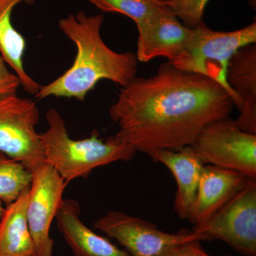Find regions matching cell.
<instances>
[{"label": "cell", "mask_w": 256, "mask_h": 256, "mask_svg": "<svg viewBox=\"0 0 256 256\" xmlns=\"http://www.w3.org/2000/svg\"><path fill=\"white\" fill-rule=\"evenodd\" d=\"M36 0H0V54L20 78L21 86L25 92L36 96L41 85L28 76L24 66L26 40L12 22V14L16 5L22 2L32 4Z\"/></svg>", "instance_id": "cell-16"}, {"label": "cell", "mask_w": 256, "mask_h": 256, "mask_svg": "<svg viewBox=\"0 0 256 256\" xmlns=\"http://www.w3.org/2000/svg\"><path fill=\"white\" fill-rule=\"evenodd\" d=\"M105 12L126 15L137 24L164 8V0H89Z\"/></svg>", "instance_id": "cell-18"}, {"label": "cell", "mask_w": 256, "mask_h": 256, "mask_svg": "<svg viewBox=\"0 0 256 256\" xmlns=\"http://www.w3.org/2000/svg\"><path fill=\"white\" fill-rule=\"evenodd\" d=\"M245 175L214 165H204L193 213L190 220L194 227L206 223L244 186Z\"/></svg>", "instance_id": "cell-13"}, {"label": "cell", "mask_w": 256, "mask_h": 256, "mask_svg": "<svg viewBox=\"0 0 256 256\" xmlns=\"http://www.w3.org/2000/svg\"><path fill=\"white\" fill-rule=\"evenodd\" d=\"M148 156L171 172L178 185L174 210L182 220H190L196 202L204 164L192 146L178 150H160Z\"/></svg>", "instance_id": "cell-11"}, {"label": "cell", "mask_w": 256, "mask_h": 256, "mask_svg": "<svg viewBox=\"0 0 256 256\" xmlns=\"http://www.w3.org/2000/svg\"><path fill=\"white\" fill-rule=\"evenodd\" d=\"M94 227L117 240L131 256H159L176 244L206 242L204 236L186 229L175 234L163 232L151 222L120 210H109L96 220Z\"/></svg>", "instance_id": "cell-8"}, {"label": "cell", "mask_w": 256, "mask_h": 256, "mask_svg": "<svg viewBox=\"0 0 256 256\" xmlns=\"http://www.w3.org/2000/svg\"><path fill=\"white\" fill-rule=\"evenodd\" d=\"M193 232L206 240H222L242 255L256 256V178H248L226 204Z\"/></svg>", "instance_id": "cell-7"}, {"label": "cell", "mask_w": 256, "mask_h": 256, "mask_svg": "<svg viewBox=\"0 0 256 256\" xmlns=\"http://www.w3.org/2000/svg\"><path fill=\"white\" fill-rule=\"evenodd\" d=\"M159 256H212L202 246L201 240L181 242L168 248Z\"/></svg>", "instance_id": "cell-21"}, {"label": "cell", "mask_w": 256, "mask_h": 256, "mask_svg": "<svg viewBox=\"0 0 256 256\" xmlns=\"http://www.w3.org/2000/svg\"><path fill=\"white\" fill-rule=\"evenodd\" d=\"M8 66H9L0 54V98L16 94L18 87L21 86L20 78Z\"/></svg>", "instance_id": "cell-20"}, {"label": "cell", "mask_w": 256, "mask_h": 256, "mask_svg": "<svg viewBox=\"0 0 256 256\" xmlns=\"http://www.w3.org/2000/svg\"><path fill=\"white\" fill-rule=\"evenodd\" d=\"M102 15L88 16L80 11L58 21V28L77 48L73 65L58 78L41 86L36 97L75 98L84 102L101 80L124 87L136 78L138 60L132 52L117 53L102 40Z\"/></svg>", "instance_id": "cell-2"}, {"label": "cell", "mask_w": 256, "mask_h": 256, "mask_svg": "<svg viewBox=\"0 0 256 256\" xmlns=\"http://www.w3.org/2000/svg\"><path fill=\"white\" fill-rule=\"evenodd\" d=\"M36 102L12 94L0 98V151L30 171L46 162L41 134L36 132Z\"/></svg>", "instance_id": "cell-5"}, {"label": "cell", "mask_w": 256, "mask_h": 256, "mask_svg": "<svg viewBox=\"0 0 256 256\" xmlns=\"http://www.w3.org/2000/svg\"><path fill=\"white\" fill-rule=\"evenodd\" d=\"M192 146L204 164L256 178V134L239 129L234 120L226 118L208 124Z\"/></svg>", "instance_id": "cell-6"}, {"label": "cell", "mask_w": 256, "mask_h": 256, "mask_svg": "<svg viewBox=\"0 0 256 256\" xmlns=\"http://www.w3.org/2000/svg\"><path fill=\"white\" fill-rule=\"evenodd\" d=\"M256 42V22L232 32L214 31L202 22L193 28L182 52L170 63L183 72L200 74L220 82L234 102L233 92L226 82L229 60L240 48Z\"/></svg>", "instance_id": "cell-4"}, {"label": "cell", "mask_w": 256, "mask_h": 256, "mask_svg": "<svg viewBox=\"0 0 256 256\" xmlns=\"http://www.w3.org/2000/svg\"><path fill=\"white\" fill-rule=\"evenodd\" d=\"M234 106L220 82L168 62L154 76L136 77L122 87L109 114L119 127L114 137L148 154L192 146L206 126L228 118Z\"/></svg>", "instance_id": "cell-1"}, {"label": "cell", "mask_w": 256, "mask_h": 256, "mask_svg": "<svg viewBox=\"0 0 256 256\" xmlns=\"http://www.w3.org/2000/svg\"><path fill=\"white\" fill-rule=\"evenodd\" d=\"M32 178V172L26 166L0 151V201L4 206L30 186Z\"/></svg>", "instance_id": "cell-17"}, {"label": "cell", "mask_w": 256, "mask_h": 256, "mask_svg": "<svg viewBox=\"0 0 256 256\" xmlns=\"http://www.w3.org/2000/svg\"><path fill=\"white\" fill-rule=\"evenodd\" d=\"M4 208L5 206L4 204L0 201V218H1L2 216L3 213H4Z\"/></svg>", "instance_id": "cell-22"}, {"label": "cell", "mask_w": 256, "mask_h": 256, "mask_svg": "<svg viewBox=\"0 0 256 256\" xmlns=\"http://www.w3.org/2000/svg\"><path fill=\"white\" fill-rule=\"evenodd\" d=\"M46 120L48 129L41 134L46 162L67 184L87 178L96 168L116 162L130 161L137 152L114 136L100 139L97 131L85 139H72L65 120L54 108L47 112Z\"/></svg>", "instance_id": "cell-3"}, {"label": "cell", "mask_w": 256, "mask_h": 256, "mask_svg": "<svg viewBox=\"0 0 256 256\" xmlns=\"http://www.w3.org/2000/svg\"><path fill=\"white\" fill-rule=\"evenodd\" d=\"M210 0H164L168 8L186 28H194L202 22Z\"/></svg>", "instance_id": "cell-19"}, {"label": "cell", "mask_w": 256, "mask_h": 256, "mask_svg": "<svg viewBox=\"0 0 256 256\" xmlns=\"http://www.w3.org/2000/svg\"><path fill=\"white\" fill-rule=\"evenodd\" d=\"M30 186L5 206L0 218V256H37L26 218Z\"/></svg>", "instance_id": "cell-15"}, {"label": "cell", "mask_w": 256, "mask_h": 256, "mask_svg": "<svg viewBox=\"0 0 256 256\" xmlns=\"http://www.w3.org/2000/svg\"><path fill=\"white\" fill-rule=\"evenodd\" d=\"M78 204L63 200L56 216L57 227L74 256H131L87 227L80 218Z\"/></svg>", "instance_id": "cell-14"}, {"label": "cell", "mask_w": 256, "mask_h": 256, "mask_svg": "<svg viewBox=\"0 0 256 256\" xmlns=\"http://www.w3.org/2000/svg\"><path fill=\"white\" fill-rule=\"evenodd\" d=\"M226 82L234 95V105L240 114L234 120L237 128L256 134V46L237 50L228 62Z\"/></svg>", "instance_id": "cell-12"}, {"label": "cell", "mask_w": 256, "mask_h": 256, "mask_svg": "<svg viewBox=\"0 0 256 256\" xmlns=\"http://www.w3.org/2000/svg\"><path fill=\"white\" fill-rule=\"evenodd\" d=\"M26 218L37 256H52L50 228L63 201L67 183L46 162L32 171Z\"/></svg>", "instance_id": "cell-9"}, {"label": "cell", "mask_w": 256, "mask_h": 256, "mask_svg": "<svg viewBox=\"0 0 256 256\" xmlns=\"http://www.w3.org/2000/svg\"><path fill=\"white\" fill-rule=\"evenodd\" d=\"M136 25V56L141 62L156 57H165L169 62H172L186 46L193 32V28L180 22L166 5Z\"/></svg>", "instance_id": "cell-10"}]
</instances>
